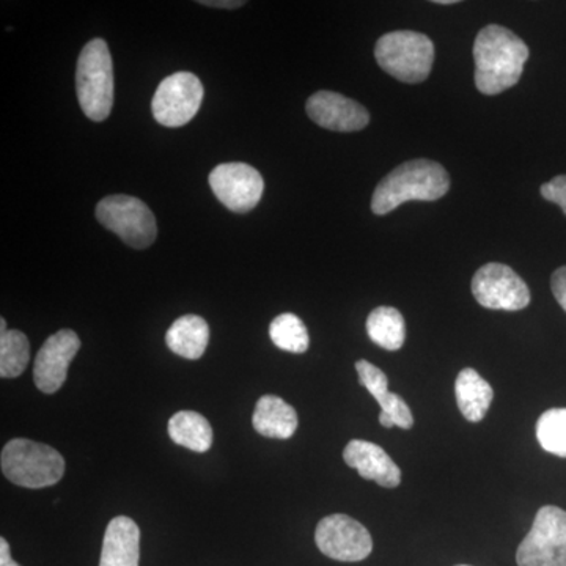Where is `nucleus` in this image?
<instances>
[{"instance_id": "f257e3e1", "label": "nucleus", "mask_w": 566, "mask_h": 566, "mask_svg": "<svg viewBox=\"0 0 566 566\" xmlns=\"http://www.w3.org/2000/svg\"><path fill=\"white\" fill-rule=\"evenodd\" d=\"M527 59V44L520 36L502 25H486L474 43L476 88L483 95H499L515 87Z\"/></svg>"}, {"instance_id": "f03ea898", "label": "nucleus", "mask_w": 566, "mask_h": 566, "mask_svg": "<svg viewBox=\"0 0 566 566\" xmlns=\"http://www.w3.org/2000/svg\"><path fill=\"white\" fill-rule=\"evenodd\" d=\"M450 189L449 174L439 163L415 159L398 166L376 186L371 210L385 216L406 202H434Z\"/></svg>"}, {"instance_id": "7ed1b4c3", "label": "nucleus", "mask_w": 566, "mask_h": 566, "mask_svg": "<svg viewBox=\"0 0 566 566\" xmlns=\"http://www.w3.org/2000/svg\"><path fill=\"white\" fill-rule=\"evenodd\" d=\"M3 475L14 485L41 490L54 486L65 474V460L57 450L31 439H11L0 457Z\"/></svg>"}, {"instance_id": "20e7f679", "label": "nucleus", "mask_w": 566, "mask_h": 566, "mask_svg": "<svg viewBox=\"0 0 566 566\" xmlns=\"http://www.w3.org/2000/svg\"><path fill=\"white\" fill-rule=\"evenodd\" d=\"M77 99L93 122L106 120L114 106V65L106 41L95 39L85 44L76 69Z\"/></svg>"}, {"instance_id": "39448f33", "label": "nucleus", "mask_w": 566, "mask_h": 566, "mask_svg": "<svg viewBox=\"0 0 566 566\" xmlns=\"http://www.w3.org/2000/svg\"><path fill=\"white\" fill-rule=\"evenodd\" d=\"M375 57L395 80L419 84L430 76L433 69L434 44L420 32H389L376 43Z\"/></svg>"}, {"instance_id": "423d86ee", "label": "nucleus", "mask_w": 566, "mask_h": 566, "mask_svg": "<svg viewBox=\"0 0 566 566\" xmlns=\"http://www.w3.org/2000/svg\"><path fill=\"white\" fill-rule=\"evenodd\" d=\"M96 219L134 249H147L158 234L155 214L140 199L132 196H109L96 207Z\"/></svg>"}, {"instance_id": "0eeeda50", "label": "nucleus", "mask_w": 566, "mask_h": 566, "mask_svg": "<svg viewBox=\"0 0 566 566\" xmlns=\"http://www.w3.org/2000/svg\"><path fill=\"white\" fill-rule=\"evenodd\" d=\"M517 566H566V512L546 505L516 551Z\"/></svg>"}, {"instance_id": "6e6552de", "label": "nucleus", "mask_w": 566, "mask_h": 566, "mask_svg": "<svg viewBox=\"0 0 566 566\" xmlns=\"http://www.w3.org/2000/svg\"><path fill=\"white\" fill-rule=\"evenodd\" d=\"M203 102V85L196 74L180 71L166 77L153 96L156 120L167 128H180L196 117Z\"/></svg>"}, {"instance_id": "1a4fd4ad", "label": "nucleus", "mask_w": 566, "mask_h": 566, "mask_svg": "<svg viewBox=\"0 0 566 566\" xmlns=\"http://www.w3.org/2000/svg\"><path fill=\"white\" fill-rule=\"evenodd\" d=\"M476 303L490 311L516 312L531 304V290L512 270L502 263H488L472 279Z\"/></svg>"}, {"instance_id": "9d476101", "label": "nucleus", "mask_w": 566, "mask_h": 566, "mask_svg": "<svg viewBox=\"0 0 566 566\" xmlns=\"http://www.w3.org/2000/svg\"><path fill=\"white\" fill-rule=\"evenodd\" d=\"M315 543L324 556L337 562H363L374 551L370 532L344 513L323 517L316 526Z\"/></svg>"}, {"instance_id": "9b49d317", "label": "nucleus", "mask_w": 566, "mask_h": 566, "mask_svg": "<svg viewBox=\"0 0 566 566\" xmlns=\"http://www.w3.org/2000/svg\"><path fill=\"white\" fill-rule=\"evenodd\" d=\"M210 186L223 207L233 212H249L262 200L264 182L259 170L245 163L214 167Z\"/></svg>"}, {"instance_id": "f8f14e48", "label": "nucleus", "mask_w": 566, "mask_h": 566, "mask_svg": "<svg viewBox=\"0 0 566 566\" xmlns=\"http://www.w3.org/2000/svg\"><path fill=\"white\" fill-rule=\"evenodd\" d=\"M81 349V338L71 329L52 334L33 364V381L43 394H55L65 385L71 360Z\"/></svg>"}, {"instance_id": "ddd939ff", "label": "nucleus", "mask_w": 566, "mask_h": 566, "mask_svg": "<svg viewBox=\"0 0 566 566\" xmlns=\"http://www.w3.org/2000/svg\"><path fill=\"white\" fill-rule=\"evenodd\" d=\"M305 111L316 125L335 133L360 132L370 122V114L363 104L335 92L314 93Z\"/></svg>"}, {"instance_id": "4468645a", "label": "nucleus", "mask_w": 566, "mask_h": 566, "mask_svg": "<svg viewBox=\"0 0 566 566\" xmlns=\"http://www.w3.org/2000/svg\"><path fill=\"white\" fill-rule=\"evenodd\" d=\"M356 370L360 385L374 395L375 400L381 406L379 423L385 428L398 427L401 430H411L415 424L411 408L400 395L390 392L389 379L385 371L364 359L357 360Z\"/></svg>"}, {"instance_id": "2eb2a0df", "label": "nucleus", "mask_w": 566, "mask_h": 566, "mask_svg": "<svg viewBox=\"0 0 566 566\" xmlns=\"http://www.w3.org/2000/svg\"><path fill=\"white\" fill-rule=\"evenodd\" d=\"M344 460L349 468L356 469L365 480L378 483L382 488H397L401 483V471L386 450L374 442L353 439L344 450Z\"/></svg>"}, {"instance_id": "dca6fc26", "label": "nucleus", "mask_w": 566, "mask_h": 566, "mask_svg": "<svg viewBox=\"0 0 566 566\" xmlns=\"http://www.w3.org/2000/svg\"><path fill=\"white\" fill-rule=\"evenodd\" d=\"M140 528L128 516H117L107 524L99 566H139Z\"/></svg>"}, {"instance_id": "f3484780", "label": "nucleus", "mask_w": 566, "mask_h": 566, "mask_svg": "<svg viewBox=\"0 0 566 566\" xmlns=\"http://www.w3.org/2000/svg\"><path fill=\"white\" fill-rule=\"evenodd\" d=\"M252 424L256 433L264 438L290 439L296 433L300 420L293 406L286 403L281 397L263 395L256 401Z\"/></svg>"}, {"instance_id": "a211bd4d", "label": "nucleus", "mask_w": 566, "mask_h": 566, "mask_svg": "<svg viewBox=\"0 0 566 566\" xmlns=\"http://www.w3.org/2000/svg\"><path fill=\"white\" fill-rule=\"evenodd\" d=\"M455 395L461 415L469 422L476 423L485 419L488 409L493 403L494 390L474 368H464L457 376Z\"/></svg>"}, {"instance_id": "6ab92c4d", "label": "nucleus", "mask_w": 566, "mask_h": 566, "mask_svg": "<svg viewBox=\"0 0 566 566\" xmlns=\"http://www.w3.org/2000/svg\"><path fill=\"white\" fill-rule=\"evenodd\" d=\"M170 352L197 360L207 352L210 344V326L199 315H185L170 326L166 335Z\"/></svg>"}, {"instance_id": "aec40b11", "label": "nucleus", "mask_w": 566, "mask_h": 566, "mask_svg": "<svg viewBox=\"0 0 566 566\" xmlns=\"http://www.w3.org/2000/svg\"><path fill=\"white\" fill-rule=\"evenodd\" d=\"M169 436L175 444L186 447L192 452L205 453L211 449V424L196 411L177 412L169 420Z\"/></svg>"}, {"instance_id": "412c9836", "label": "nucleus", "mask_w": 566, "mask_h": 566, "mask_svg": "<svg viewBox=\"0 0 566 566\" xmlns=\"http://www.w3.org/2000/svg\"><path fill=\"white\" fill-rule=\"evenodd\" d=\"M367 334L374 344L387 352H398L406 338L403 315L397 308L386 305L375 308L367 318Z\"/></svg>"}, {"instance_id": "4be33fe9", "label": "nucleus", "mask_w": 566, "mask_h": 566, "mask_svg": "<svg viewBox=\"0 0 566 566\" xmlns=\"http://www.w3.org/2000/svg\"><path fill=\"white\" fill-rule=\"evenodd\" d=\"M31 363V345L21 331H7L0 334V376L18 378Z\"/></svg>"}, {"instance_id": "5701e85b", "label": "nucleus", "mask_w": 566, "mask_h": 566, "mask_svg": "<svg viewBox=\"0 0 566 566\" xmlns=\"http://www.w3.org/2000/svg\"><path fill=\"white\" fill-rule=\"evenodd\" d=\"M270 337L279 349L294 354L307 352L311 345L307 327L294 314H282L274 318L270 326Z\"/></svg>"}, {"instance_id": "b1692460", "label": "nucleus", "mask_w": 566, "mask_h": 566, "mask_svg": "<svg viewBox=\"0 0 566 566\" xmlns=\"http://www.w3.org/2000/svg\"><path fill=\"white\" fill-rule=\"evenodd\" d=\"M536 439L547 453L566 458V408L547 409L539 416Z\"/></svg>"}, {"instance_id": "393cba45", "label": "nucleus", "mask_w": 566, "mask_h": 566, "mask_svg": "<svg viewBox=\"0 0 566 566\" xmlns=\"http://www.w3.org/2000/svg\"><path fill=\"white\" fill-rule=\"evenodd\" d=\"M539 192H542L543 199L558 205L566 214V175H558L553 180L545 182Z\"/></svg>"}, {"instance_id": "a878e982", "label": "nucleus", "mask_w": 566, "mask_h": 566, "mask_svg": "<svg viewBox=\"0 0 566 566\" xmlns=\"http://www.w3.org/2000/svg\"><path fill=\"white\" fill-rule=\"evenodd\" d=\"M551 289H553L557 303L566 312V266L554 271L553 277H551Z\"/></svg>"}, {"instance_id": "bb28decb", "label": "nucleus", "mask_w": 566, "mask_h": 566, "mask_svg": "<svg viewBox=\"0 0 566 566\" xmlns=\"http://www.w3.org/2000/svg\"><path fill=\"white\" fill-rule=\"evenodd\" d=\"M202 6L211 7V9H240L244 6L243 0H202Z\"/></svg>"}, {"instance_id": "cd10ccee", "label": "nucleus", "mask_w": 566, "mask_h": 566, "mask_svg": "<svg viewBox=\"0 0 566 566\" xmlns=\"http://www.w3.org/2000/svg\"><path fill=\"white\" fill-rule=\"evenodd\" d=\"M0 566H21L11 558L10 545L6 538H0Z\"/></svg>"}, {"instance_id": "c85d7f7f", "label": "nucleus", "mask_w": 566, "mask_h": 566, "mask_svg": "<svg viewBox=\"0 0 566 566\" xmlns=\"http://www.w3.org/2000/svg\"><path fill=\"white\" fill-rule=\"evenodd\" d=\"M7 333V322L6 318H0V334Z\"/></svg>"}, {"instance_id": "c756f323", "label": "nucleus", "mask_w": 566, "mask_h": 566, "mask_svg": "<svg viewBox=\"0 0 566 566\" xmlns=\"http://www.w3.org/2000/svg\"><path fill=\"white\" fill-rule=\"evenodd\" d=\"M436 3L439 6H452V3H457L455 0H436Z\"/></svg>"}, {"instance_id": "7c9ffc66", "label": "nucleus", "mask_w": 566, "mask_h": 566, "mask_svg": "<svg viewBox=\"0 0 566 566\" xmlns=\"http://www.w3.org/2000/svg\"><path fill=\"white\" fill-rule=\"evenodd\" d=\"M457 566H471V565H457Z\"/></svg>"}]
</instances>
